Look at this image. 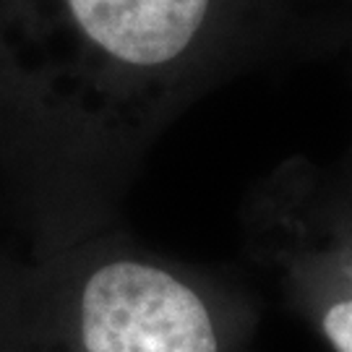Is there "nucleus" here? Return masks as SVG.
Returning <instances> with one entry per match:
<instances>
[{"mask_svg":"<svg viewBox=\"0 0 352 352\" xmlns=\"http://www.w3.org/2000/svg\"><path fill=\"white\" fill-rule=\"evenodd\" d=\"M251 327L238 279L126 225L0 261V352H238Z\"/></svg>","mask_w":352,"mask_h":352,"instance_id":"nucleus-2","label":"nucleus"},{"mask_svg":"<svg viewBox=\"0 0 352 352\" xmlns=\"http://www.w3.org/2000/svg\"><path fill=\"white\" fill-rule=\"evenodd\" d=\"M342 52L350 58V68H352V0H350V11H347V32H344ZM324 173H327V180L329 186L334 188V193L340 196L342 201L352 204V139L337 162L324 164Z\"/></svg>","mask_w":352,"mask_h":352,"instance_id":"nucleus-4","label":"nucleus"},{"mask_svg":"<svg viewBox=\"0 0 352 352\" xmlns=\"http://www.w3.org/2000/svg\"><path fill=\"white\" fill-rule=\"evenodd\" d=\"M243 245L331 352H352V204L324 164L289 157L248 190Z\"/></svg>","mask_w":352,"mask_h":352,"instance_id":"nucleus-3","label":"nucleus"},{"mask_svg":"<svg viewBox=\"0 0 352 352\" xmlns=\"http://www.w3.org/2000/svg\"><path fill=\"white\" fill-rule=\"evenodd\" d=\"M350 0H0V209L26 253L123 225L149 151L238 76L342 52Z\"/></svg>","mask_w":352,"mask_h":352,"instance_id":"nucleus-1","label":"nucleus"}]
</instances>
